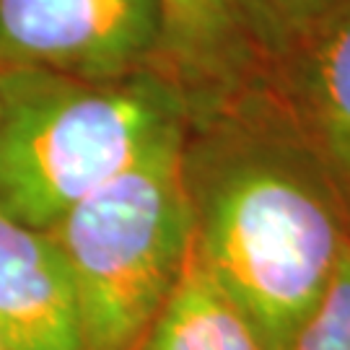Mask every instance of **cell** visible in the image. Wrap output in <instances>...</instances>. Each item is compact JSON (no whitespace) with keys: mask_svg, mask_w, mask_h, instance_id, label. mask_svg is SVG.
<instances>
[{"mask_svg":"<svg viewBox=\"0 0 350 350\" xmlns=\"http://www.w3.org/2000/svg\"><path fill=\"white\" fill-rule=\"evenodd\" d=\"M301 96L319 146L350 182V0L299 44Z\"/></svg>","mask_w":350,"mask_h":350,"instance_id":"7","label":"cell"},{"mask_svg":"<svg viewBox=\"0 0 350 350\" xmlns=\"http://www.w3.org/2000/svg\"><path fill=\"white\" fill-rule=\"evenodd\" d=\"M161 50L182 73L221 75L239 50V21L234 0H159Z\"/></svg>","mask_w":350,"mask_h":350,"instance_id":"8","label":"cell"},{"mask_svg":"<svg viewBox=\"0 0 350 350\" xmlns=\"http://www.w3.org/2000/svg\"><path fill=\"white\" fill-rule=\"evenodd\" d=\"M70 270L86 350H138L195 239L182 122L50 228Z\"/></svg>","mask_w":350,"mask_h":350,"instance_id":"3","label":"cell"},{"mask_svg":"<svg viewBox=\"0 0 350 350\" xmlns=\"http://www.w3.org/2000/svg\"><path fill=\"white\" fill-rule=\"evenodd\" d=\"M138 350H265L244 314L208 275L192 250L182 275L140 340Z\"/></svg>","mask_w":350,"mask_h":350,"instance_id":"6","label":"cell"},{"mask_svg":"<svg viewBox=\"0 0 350 350\" xmlns=\"http://www.w3.org/2000/svg\"><path fill=\"white\" fill-rule=\"evenodd\" d=\"M348 234L319 187L280 156H241L195 202V250L265 350H291Z\"/></svg>","mask_w":350,"mask_h":350,"instance_id":"2","label":"cell"},{"mask_svg":"<svg viewBox=\"0 0 350 350\" xmlns=\"http://www.w3.org/2000/svg\"><path fill=\"white\" fill-rule=\"evenodd\" d=\"M0 350H5V345H3V342H0Z\"/></svg>","mask_w":350,"mask_h":350,"instance_id":"11","label":"cell"},{"mask_svg":"<svg viewBox=\"0 0 350 350\" xmlns=\"http://www.w3.org/2000/svg\"><path fill=\"white\" fill-rule=\"evenodd\" d=\"M291 350H350V237L325 296L299 329Z\"/></svg>","mask_w":350,"mask_h":350,"instance_id":"10","label":"cell"},{"mask_svg":"<svg viewBox=\"0 0 350 350\" xmlns=\"http://www.w3.org/2000/svg\"><path fill=\"white\" fill-rule=\"evenodd\" d=\"M241 29L273 50L299 47L348 0H234Z\"/></svg>","mask_w":350,"mask_h":350,"instance_id":"9","label":"cell"},{"mask_svg":"<svg viewBox=\"0 0 350 350\" xmlns=\"http://www.w3.org/2000/svg\"><path fill=\"white\" fill-rule=\"evenodd\" d=\"M179 122V94L153 75L0 70V211L50 231Z\"/></svg>","mask_w":350,"mask_h":350,"instance_id":"1","label":"cell"},{"mask_svg":"<svg viewBox=\"0 0 350 350\" xmlns=\"http://www.w3.org/2000/svg\"><path fill=\"white\" fill-rule=\"evenodd\" d=\"M161 39L159 0H0V70L125 78Z\"/></svg>","mask_w":350,"mask_h":350,"instance_id":"4","label":"cell"},{"mask_svg":"<svg viewBox=\"0 0 350 350\" xmlns=\"http://www.w3.org/2000/svg\"><path fill=\"white\" fill-rule=\"evenodd\" d=\"M0 342L5 350H86L70 270L50 231L0 211Z\"/></svg>","mask_w":350,"mask_h":350,"instance_id":"5","label":"cell"}]
</instances>
